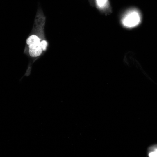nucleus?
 <instances>
[{
    "label": "nucleus",
    "mask_w": 157,
    "mask_h": 157,
    "mask_svg": "<svg viewBox=\"0 0 157 157\" xmlns=\"http://www.w3.org/2000/svg\"><path fill=\"white\" fill-rule=\"evenodd\" d=\"M140 14L137 9H132L127 11L122 19L123 25L128 28H132L138 25L141 22Z\"/></svg>",
    "instance_id": "f257e3e1"
},
{
    "label": "nucleus",
    "mask_w": 157,
    "mask_h": 157,
    "mask_svg": "<svg viewBox=\"0 0 157 157\" xmlns=\"http://www.w3.org/2000/svg\"><path fill=\"white\" fill-rule=\"evenodd\" d=\"M40 44V43L32 44L28 45L29 53L31 56L37 57L41 54L43 50Z\"/></svg>",
    "instance_id": "f03ea898"
},
{
    "label": "nucleus",
    "mask_w": 157,
    "mask_h": 157,
    "mask_svg": "<svg viewBox=\"0 0 157 157\" xmlns=\"http://www.w3.org/2000/svg\"><path fill=\"white\" fill-rule=\"evenodd\" d=\"M27 44L28 45L32 44L40 43V39L37 35H33L30 36L27 39Z\"/></svg>",
    "instance_id": "7ed1b4c3"
},
{
    "label": "nucleus",
    "mask_w": 157,
    "mask_h": 157,
    "mask_svg": "<svg viewBox=\"0 0 157 157\" xmlns=\"http://www.w3.org/2000/svg\"><path fill=\"white\" fill-rule=\"evenodd\" d=\"M97 7L100 9H104L106 7L108 0H95Z\"/></svg>",
    "instance_id": "20e7f679"
},
{
    "label": "nucleus",
    "mask_w": 157,
    "mask_h": 157,
    "mask_svg": "<svg viewBox=\"0 0 157 157\" xmlns=\"http://www.w3.org/2000/svg\"><path fill=\"white\" fill-rule=\"evenodd\" d=\"M150 152L149 153V157H157V145L151 147L149 149Z\"/></svg>",
    "instance_id": "39448f33"
},
{
    "label": "nucleus",
    "mask_w": 157,
    "mask_h": 157,
    "mask_svg": "<svg viewBox=\"0 0 157 157\" xmlns=\"http://www.w3.org/2000/svg\"><path fill=\"white\" fill-rule=\"evenodd\" d=\"M40 46L43 51H45L47 45V42L44 40L41 41L40 42Z\"/></svg>",
    "instance_id": "423d86ee"
}]
</instances>
